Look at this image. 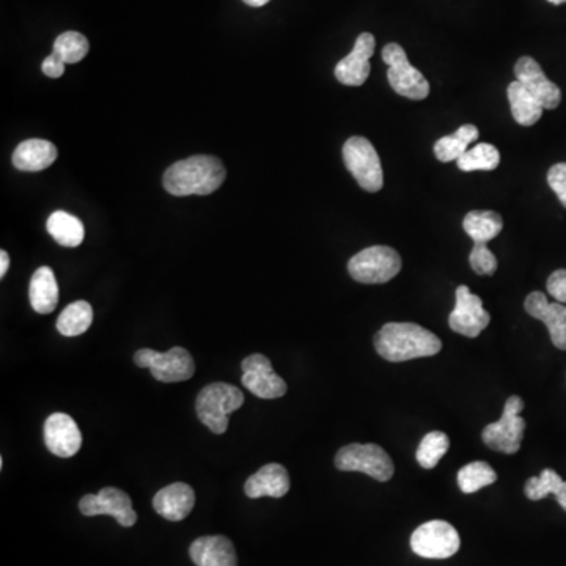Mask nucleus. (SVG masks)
<instances>
[{
    "label": "nucleus",
    "instance_id": "7",
    "mask_svg": "<svg viewBox=\"0 0 566 566\" xmlns=\"http://www.w3.org/2000/svg\"><path fill=\"white\" fill-rule=\"evenodd\" d=\"M348 271L356 282L386 283L401 271V257L392 247H367L348 261Z\"/></svg>",
    "mask_w": 566,
    "mask_h": 566
},
{
    "label": "nucleus",
    "instance_id": "15",
    "mask_svg": "<svg viewBox=\"0 0 566 566\" xmlns=\"http://www.w3.org/2000/svg\"><path fill=\"white\" fill-rule=\"evenodd\" d=\"M45 444L52 455L70 458L82 447V434L73 417L63 412H56L45 422Z\"/></svg>",
    "mask_w": 566,
    "mask_h": 566
},
{
    "label": "nucleus",
    "instance_id": "35",
    "mask_svg": "<svg viewBox=\"0 0 566 566\" xmlns=\"http://www.w3.org/2000/svg\"><path fill=\"white\" fill-rule=\"evenodd\" d=\"M548 291L555 301L566 306V269L552 272L548 279Z\"/></svg>",
    "mask_w": 566,
    "mask_h": 566
},
{
    "label": "nucleus",
    "instance_id": "20",
    "mask_svg": "<svg viewBox=\"0 0 566 566\" xmlns=\"http://www.w3.org/2000/svg\"><path fill=\"white\" fill-rule=\"evenodd\" d=\"M195 566H238L235 546L222 535L200 537L189 548Z\"/></svg>",
    "mask_w": 566,
    "mask_h": 566
},
{
    "label": "nucleus",
    "instance_id": "6",
    "mask_svg": "<svg viewBox=\"0 0 566 566\" xmlns=\"http://www.w3.org/2000/svg\"><path fill=\"white\" fill-rule=\"evenodd\" d=\"M524 409V400L518 395L508 398L505 403L504 414L497 422L486 425L482 433L483 442L494 452L515 455L521 449L526 420L521 414Z\"/></svg>",
    "mask_w": 566,
    "mask_h": 566
},
{
    "label": "nucleus",
    "instance_id": "23",
    "mask_svg": "<svg viewBox=\"0 0 566 566\" xmlns=\"http://www.w3.org/2000/svg\"><path fill=\"white\" fill-rule=\"evenodd\" d=\"M508 103L516 123L521 126H532L540 120L544 107L540 101L518 81L511 82L507 89Z\"/></svg>",
    "mask_w": 566,
    "mask_h": 566
},
{
    "label": "nucleus",
    "instance_id": "18",
    "mask_svg": "<svg viewBox=\"0 0 566 566\" xmlns=\"http://www.w3.org/2000/svg\"><path fill=\"white\" fill-rule=\"evenodd\" d=\"M195 505L194 489L188 483L177 482L162 488L153 497V508L167 521H183Z\"/></svg>",
    "mask_w": 566,
    "mask_h": 566
},
{
    "label": "nucleus",
    "instance_id": "3",
    "mask_svg": "<svg viewBox=\"0 0 566 566\" xmlns=\"http://www.w3.org/2000/svg\"><path fill=\"white\" fill-rule=\"evenodd\" d=\"M244 405V394L238 387L227 383H213L200 390L195 411L200 422L214 434H224L228 416Z\"/></svg>",
    "mask_w": 566,
    "mask_h": 566
},
{
    "label": "nucleus",
    "instance_id": "16",
    "mask_svg": "<svg viewBox=\"0 0 566 566\" xmlns=\"http://www.w3.org/2000/svg\"><path fill=\"white\" fill-rule=\"evenodd\" d=\"M526 312L535 320L543 321L555 348L566 351V306L549 302L541 291H533L524 302Z\"/></svg>",
    "mask_w": 566,
    "mask_h": 566
},
{
    "label": "nucleus",
    "instance_id": "12",
    "mask_svg": "<svg viewBox=\"0 0 566 566\" xmlns=\"http://www.w3.org/2000/svg\"><path fill=\"white\" fill-rule=\"evenodd\" d=\"M489 321L491 317L483 307L480 296L471 293L466 285L456 288L455 309L449 317L450 329L467 339H477L488 328Z\"/></svg>",
    "mask_w": 566,
    "mask_h": 566
},
{
    "label": "nucleus",
    "instance_id": "5",
    "mask_svg": "<svg viewBox=\"0 0 566 566\" xmlns=\"http://www.w3.org/2000/svg\"><path fill=\"white\" fill-rule=\"evenodd\" d=\"M343 161L364 191L379 192L383 189V166L378 151L370 140L361 136L346 140L343 145Z\"/></svg>",
    "mask_w": 566,
    "mask_h": 566
},
{
    "label": "nucleus",
    "instance_id": "24",
    "mask_svg": "<svg viewBox=\"0 0 566 566\" xmlns=\"http://www.w3.org/2000/svg\"><path fill=\"white\" fill-rule=\"evenodd\" d=\"M49 235L56 239L57 243L63 247H78L84 241L85 228L84 224L79 221L78 217L67 211H56L49 216L48 224Z\"/></svg>",
    "mask_w": 566,
    "mask_h": 566
},
{
    "label": "nucleus",
    "instance_id": "36",
    "mask_svg": "<svg viewBox=\"0 0 566 566\" xmlns=\"http://www.w3.org/2000/svg\"><path fill=\"white\" fill-rule=\"evenodd\" d=\"M41 70H43V73H45L48 78L57 79L65 73V63L57 59L54 54H51V56L46 57L43 63H41Z\"/></svg>",
    "mask_w": 566,
    "mask_h": 566
},
{
    "label": "nucleus",
    "instance_id": "30",
    "mask_svg": "<svg viewBox=\"0 0 566 566\" xmlns=\"http://www.w3.org/2000/svg\"><path fill=\"white\" fill-rule=\"evenodd\" d=\"M456 164L463 172H477V170L489 172L499 167L500 153L494 145L478 144L474 148H469Z\"/></svg>",
    "mask_w": 566,
    "mask_h": 566
},
{
    "label": "nucleus",
    "instance_id": "39",
    "mask_svg": "<svg viewBox=\"0 0 566 566\" xmlns=\"http://www.w3.org/2000/svg\"><path fill=\"white\" fill-rule=\"evenodd\" d=\"M548 2H551V4L554 5H562L565 4L566 0H548Z\"/></svg>",
    "mask_w": 566,
    "mask_h": 566
},
{
    "label": "nucleus",
    "instance_id": "38",
    "mask_svg": "<svg viewBox=\"0 0 566 566\" xmlns=\"http://www.w3.org/2000/svg\"><path fill=\"white\" fill-rule=\"evenodd\" d=\"M244 4L249 5V7H265L269 0H243Z\"/></svg>",
    "mask_w": 566,
    "mask_h": 566
},
{
    "label": "nucleus",
    "instance_id": "37",
    "mask_svg": "<svg viewBox=\"0 0 566 566\" xmlns=\"http://www.w3.org/2000/svg\"><path fill=\"white\" fill-rule=\"evenodd\" d=\"M8 268H10V257H8L5 250H2L0 252V277H4L7 274Z\"/></svg>",
    "mask_w": 566,
    "mask_h": 566
},
{
    "label": "nucleus",
    "instance_id": "17",
    "mask_svg": "<svg viewBox=\"0 0 566 566\" xmlns=\"http://www.w3.org/2000/svg\"><path fill=\"white\" fill-rule=\"evenodd\" d=\"M516 81L532 93L544 109H555L562 101V92L546 78L540 63L532 57H521L515 65Z\"/></svg>",
    "mask_w": 566,
    "mask_h": 566
},
{
    "label": "nucleus",
    "instance_id": "25",
    "mask_svg": "<svg viewBox=\"0 0 566 566\" xmlns=\"http://www.w3.org/2000/svg\"><path fill=\"white\" fill-rule=\"evenodd\" d=\"M463 228L474 244H488L502 232L504 221L494 211H471L464 217Z\"/></svg>",
    "mask_w": 566,
    "mask_h": 566
},
{
    "label": "nucleus",
    "instance_id": "4",
    "mask_svg": "<svg viewBox=\"0 0 566 566\" xmlns=\"http://www.w3.org/2000/svg\"><path fill=\"white\" fill-rule=\"evenodd\" d=\"M339 471L362 472L378 482H389L394 477V461L389 453L376 444H350L335 455Z\"/></svg>",
    "mask_w": 566,
    "mask_h": 566
},
{
    "label": "nucleus",
    "instance_id": "32",
    "mask_svg": "<svg viewBox=\"0 0 566 566\" xmlns=\"http://www.w3.org/2000/svg\"><path fill=\"white\" fill-rule=\"evenodd\" d=\"M89 40L79 32H65L54 41L52 54L62 60L65 65L78 63L89 54Z\"/></svg>",
    "mask_w": 566,
    "mask_h": 566
},
{
    "label": "nucleus",
    "instance_id": "28",
    "mask_svg": "<svg viewBox=\"0 0 566 566\" xmlns=\"http://www.w3.org/2000/svg\"><path fill=\"white\" fill-rule=\"evenodd\" d=\"M93 321V309L87 301H76L60 313L57 331L65 337H78L89 331Z\"/></svg>",
    "mask_w": 566,
    "mask_h": 566
},
{
    "label": "nucleus",
    "instance_id": "22",
    "mask_svg": "<svg viewBox=\"0 0 566 566\" xmlns=\"http://www.w3.org/2000/svg\"><path fill=\"white\" fill-rule=\"evenodd\" d=\"M30 306L40 315L56 310L59 304V285L56 274L49 266H41L34 272L29 285Z\"/></svg>",
    "mask_w": 566,
    "mask_h": 566
},
{
    "label": "nucleus",
    "instance_id": "11",
    "mask_svg": "<svg viewBox=\"0 0 566 566\" xmlns=\"http://www.w3.org/2000/svg\"><path fill=\"white\" fill-rule=\"evenodd\" d=\"M82 515L112 516L122 527H133L137 522V513L133 508V500L122 489L107 486L98 494H87L79 502Z\"/></svg>",
    "mask_w": 566,
    "mask_h": 566
},
{
    "label": "nucleus",
    "instance_id": "8",
    "mask_svg": "<svg viewBox=\"0 0 566 566\" xmlns=\"http://www.w3.org/2000/svg\"><path fill=\"white\" fill-rule=\"evenodd\" d=\"M383 60L387 63V79L389 84L398 95L405 96L408 100H425L430 95V84L427 79L409 63L405 49L397 43H389L384 46Z\"/></svg>",
    "mask_w": 566,
    "mask_h": 566
},
{
    "label": "nucleus",
    "instance_id": "33",
    "mask_svg": "<svg viewBox=\"0 0 566 566\" xmlns=\"http://www.w3.org/2000/svg\"><path fill=\"white\" fill-rule=\"evenodd\" d=\"M472 271L478 276H493L497 271L496 255L488 249L486 244H474L471 255H469Z\"/></svg>",
    "mask_w": 566,
    "mask_h": 566
},
{
    "label": "nucleus",
    "instance_id": "10",
    "mask_svg": "<svg viewBox=\"0 0 566 566\" xmlns=\"http://www.w3.org/2000/svg\"><path fill=\"white\" fill-rule=\"evenodd\" d=\"M460 535L449 522H425L412 533L411 548L423 559H449L460 549Z\"/></svg>",
    "mask_w": 566,
    "mask_h": 566
},
{
    "label": "nucleus",
    "instance_id": "27",
    "mask_svg": "<svg viewBox=\"0 0 566 566\" xmlns=\"http://www.w3.org/2000/svg\"><path fill=\"white\" fill-rule=\"evenodd\" d=\"M524 491L530 500H541L554 494L560 507L566 511V482L552 469H544L538 477L529 478Z\"/></svg>",
    "mask_w": 566,
    "mask_h": 566
},
{
    "label": "nucleus",
    "instance_id": "13",
    "mask_svg": "<svg viewBox=\"0 0 566 566\" xmlns=\"http://www.w3.org/2000/svg\"><path fill=\"white\" fill-rule=\"evenodd\" d=\"M241 368L244 373L241 383L255 397L276 400L287 394V383L274 372L271 361L263 354L246 357Z\"/></svg>",
    "mask_w": 566,
    "mask_h": 566
},
{
    "label": "nucleus",
    "instance_id": "29",
    "mask_svg": "<svg viewBox=\"0 0 566 566\" xmlns=\"http://www.w3.org/2000/svg\"><path fill=\"white\" fill-rule=\"evenodd\" d=\"M497 480L496 471L485 461L467 464L458 472V486L464 494L477 493Z\"/></svg>",
    "mask_w": 566,
    "mask_h": 566
},
{
    "label": "nucleus",
    "instance_id": "34",
    "mask_svg": "<svg viewBox=\"0 0 566 566\" xmlns=\"http://www.w3.org/2000/svg\"><path fill=\"white\" fill-rule=\"evenodd\" d=\"M548 183L566 208V162H559L549 169Z\"/></svg>",
    "mask_w": 566,
    "mask_h": 566
},
{
    "label": "nucleus",
    "instance_id": "26",
    "mask_svg": "<svg viewBox=\"0 0 566 566\" xmlns=\"http://www.w3.org/2000/svg\"><path fill=\"white\" fill-rule=\"evenodd\" d=\"M478 139L474 125H463L450 136L441 137L434 145V155L441 162L458 161L469 150V145Z\"/></svg>",
    "mask_w": 566,
    "mask_h": 566
},
{
    "label": "nucleus",
    "instance_id": "14",
    "mask_svg": "<svg viewBox=\"0 0 566 566\" xmlns=\"http://www.w3.org/2000/svg\"><path fill=\"white\" fill-rule=\"evenodd\" d=\"M376 40L372 34L359 35L354 43L353 51L340 60L335 67V78L340 84L359 87L365 84L370 76V59L375 54Z\"/></svg>",
    "mask_w": 566,
    "mask_h": 566
},
{
    "label": "nucleus",
    "instance_id": "1",
    "mask_svg": "<svg viewBox=\"0 0 566 566\" xmlns=\"http://www.w3.org/2000/svg\"><path fill=\"white\" fill-rule=\"evenodd\" d=\"M373 343L379 356L395 364L436 356L442 350L438 335L414 323L384 324Z\"/></svg>",
    "mask_w": 566,
    "mask_h": 566
},
{
    "label": "nucleus",
    "instance_id": "19",
    "mask_svg": "<svg viewBox=\"0 0 566 566\" xmlns=\"http://www.w3.org/2000/svg\"><path fill=\"white\" fill-rule=\"evenodd\" d=\"M290 491V475L282 464L269 463L261 467L260 471L255 472L247 478L244 485V493L249 499H260V497H280L287 496Z\"/></svg>",
    "mask_w": 566,
    "mask_h": 566
},
{
    "label": "nucleus",
    "instance_id": "31",
    "mask_svg": "<svg viewBox=\"0 0 566 566\" xmlns=\"http://www.w3.org/2000/svg\"><path fill=\"white\" fill-rule=\"evenodd\" d=\"M450 439L442 431H431L420 441L416 452V460L423 469H433L438 466L442 456L449 452Z\"/></svg>",
    "mask_w": 566,
    "mask_h": 566
},
{
    "label": "nucleus",
    "instance_id": "2",
    "mask_svg": "<svg viewBox=\"0 0 566 566\" xmlns=\"http://www.w3.org/2000/svg\"><path fill=\"white\" fill-rule=\"evenodd\" d=\"M225 167L214 156H192L170 166L164 173L162 184L169 194L208 195L221 188L225 181Z\"/></svg>",
    "mask_w": 566,
    "mask_h": 566
},
{
    "label": "nucleus",
    "instance_id": "21",
    "mask_svg": "<svg viewBox=\"0 0 566 566\" xmlns=\"http://www.w3.org/2000/svg\"><path fill=\"white\" fill-rule=\"evenodd\" d=\"M56 145L43 139L24 140L13 153V166L21 172H41L56 162Z\"/></svg>",
    "mask_w": 566,
    "mask_h": 566
},
{
    "label": "nucleus",
    "instance_id": "9",
    "mask_svg": "<svg viewBox=\"0 0 566 566\" xmlns=\"http://www.w3.org/2000/svg\"><path fill=\"white\" fill-rule=\"evenodd\" d=\"M137 367L150 368L153 378L161 383H183L194 376L195 362L191 353L181 346H175L167 353L139 350L134 354Z\"/></svg>",
    "mask_w": 566,
    "mask_h": 566
}]
</instances>
